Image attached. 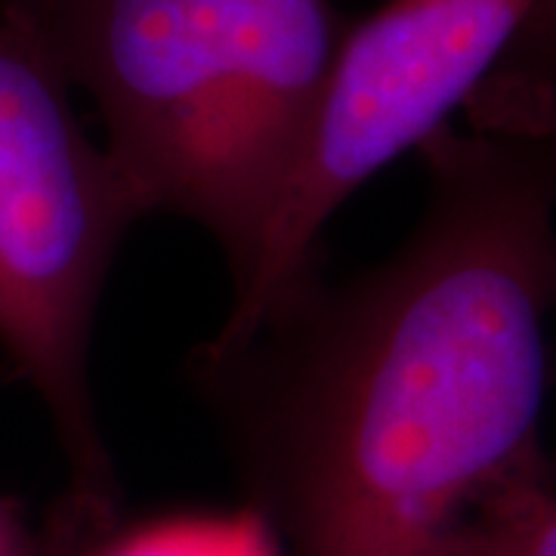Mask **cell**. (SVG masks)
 I'll return each mask as SVG.
<instances>
[{"mask_svg": "<svg viewBox=\"0 0 556 556\" xmlns=\"http://www.w3.org/2000/svg\"><path fill=\"white\" fill-rule=\"evenodd\" d=\"M464 115L420 146L427 201L390 257L316 269L248 338L189 356L281 556H439L544 455L551 90L489 80Z\"/></svg>", "mask_w": 556, "mask_h": 556, "instance_id": "6da1fadb", "label": "cell"}, {"mask_svg": "<svg viewBox=\"0 0 556 556\" xmlns=\"http://www.w3.org/2000/svg\"><path fill=\"white\" fill-rule=\"evenodd\" d=\"M489 80L556 87V0H538Z\"/></svg>", "mask_w": 556, "mask_h": 556, "instance_id": "52a82bcc", "label": "cell"}, {"mask_svg": "<svg viewBox=\"0 0 556 556\" xmlns=\"http://www.w3.org/2000/svg\"><path fill=\"white\" fill-rule=\"evenodd\" d=\"M439 556H556V460L547 452L497 485Z\"/></svg>", "mask_w": 556, "mask_h": 556, "instance_id": "5b68a950", "label": "cell"}, {"mask_svg": "<svg viewBox=\"0 0 556 556\" xmlns=\"http://www.w3.org/2000/svg\"><path fill=\"white\" fill-rule=\"evenodd\" d=\"M551 105H554V127H556V87H551Z\"/></svg>", "mask_w": 556, "mask_h": 556, "instance_id": "ba28073f", "label": "cell"}, {"mask_svg": "<svg viewBox=\"0 0 556 556\" xmlns=\"http://www.w3.org/2000/svg\"><path fill=\"white\" fill-rule=\"evenodd\" d=\"M538 0H383L346 25L334 78L276 217L232 281L211 346L248 338L316 273L325 226L358 189L464 112Z\"/></svg>", "mask_w": 556, "mask_h": 556, "instance_id": "277c9868", "label": "cell"}, {"mask_svg": "<svg viewBox=\"0 0 556 556\" xmlns=\"http://www.w3.org/2000/svg\"><path fill=\"white\" fill-rule=\"evenodd\" d=\"M72 93L0 0V350L53 424L68 489L118 501L90 350L121 241L146 217Z\"/></svg>", "mask_w": 556, "mask_h": 556, "instance_id": "3957f363", "label": "cell"}, {"mask_svg": "<svg viewBox=\"0 0 556 556\" xmlns=\"http://www.w3.org/2000/svg\"><path fill=\"white\" fill-rule=\"evenodd\" d=\"M97 118L142 217L251 266L316 130L346 25L334 0H7Z\"/></svg>", "mask_w": 556, "mask_h": 556, "instance_id": "7a4b0ae2", "label": "cell"}, {"mask_svg": "<svg viewBox=\"0 0 556 556\" xmlns=\"http://www.w3.org/2000/svg\"><path fill=\"white\" fill-rule=\"evenodd\" d=\"M112 514H118V501L65 489L43 522H31L13 497L0 495V556H80L87 538Z\"/></svg>", "mask_w": 556, "mask_h": 556, "instance_id": "8992f818", "label": "cell"}]
</instances>
